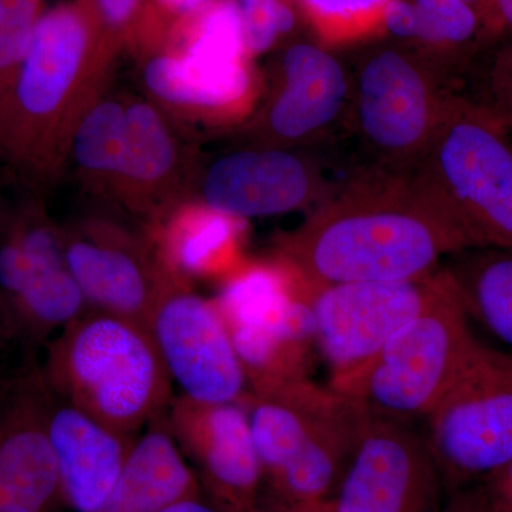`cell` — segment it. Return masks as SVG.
<instances>
[{
    "label": "cell",
    "mask_w": 512,
    "mask_h": 512,
    "mask_svg": "<svg viewBox=\"0 0 512 512\" xmlns=\"http://www.w3.org/2000/svg\"><path fill=\"white\" fill-rule=\"evenodd\" d=\"M463 252L429 198L410 184L353 188L282 241L281 262L309 291L397 282L439 271Z\"/></svg>",
    "instance_id": "cell-1"
},
{
    "label": "cell",
    "mask_w": 512,
    "mask_h": 512,
    "mask_svg": "<svg viewBox=\"0 0 512 512\" xmlns=\"http://www.w3.org/2000/svg\"><path fill=\"white\" fill-rule=\"evenodd\" d=\"M272 505L329 500L359 443L367 410L311 379L242 400Z\"/></svg>",
    "instance_id": "cell-2"
},
{
    "label": "cell",
    "mask_w": 512,
    "mask_h": 512,
    "mask_svg": "<svg viewBox=\"0 0 512 512\" xmlns=\"http://www.w3.org/2000/svg\"><path fill=\"white\" fill-rule=\"evenodd\" d=\"M42 372L64 400L134 436L171 403V379L146 323L113 313L89 309L60 330Z\"/></svg>",
    "instance_id": "cell-3"
},
{
    "label": "cell",
    "mask_w": 512,
    "mask_h": 512,
    "mask_svg": "<svg viewBox=\"0 0 512 512\" xmlns=\"http://www.w3.org/2000/svg\"><path fill=\"white\" fill-rule=\"evenodd\" d=\"M476 104L441 111L426 170L414 185L453 229L463 251L512 248V144Z\"/></svg>",
    "instance_id": "cell-4"
},
{
    "label": "cell",
    "mask_w": 512,
    "mask_h": 512,
    "mask_svg": "<svg viewBox=\"0 0 512 512\" xmlns=\"http://www.w3.org/2000/svg\"><path fill=\"white\" fill-rule=\"evenodd\" d=\"M443 276V289L426 311L365 366L330 380V387L357 400L373 416L406 424L427 419L478 343L463 305Z\"/></svg>",
    "instance_id": "cell-5"
},
{
    "label": "cell",
    "mask_w": 512,
    "mask_h": 512,
    "mask_svg": "<svg viewBox=\"0 0 512 512\" xmlns=\"http://www.w3.org/2000/svg\"><path fill=\"white\" fill-rule=\"evenodd\" d=\"M251 393L309 379L316 353L311 292L285 265L232 272L214 301Z\"/></svg>",
    "instance_id": "cell-6"
},
{
    "label": "cell",
    "mask_w": 512,
    "mask_h": 512,
    "mask_svg": "<svg viewBox=\"0 0 512 512\" xmlns=\"http://www.w3.org/2000/svg\"><path fill=\"white\" fill-rule=\"evenodd\" d=\"M426 440L446 493L512 460V355L478 342L427 417Z\"/></svg>",
    "instance_id": "cell-7"
},
{
    "label": "cell",
    "mask_w": 512,
    "mask_h": 512,
    "mask_svg": "<svg viewBox=\"0 0 512 512\" xmlns=\"http://www.w3.org/2000/svg\"><path fill=\"white\" fill-rule=\"evenodd\" d=\"M89 46V26L73 5L42 13L23 60L0 147L18 163L40 168L49 160L57 114L69 96Z\"/></svg>",
    "instance_id": "cell-8"
},
{
    "label": "cell",
    "mask_w": 512,
    "mask_h": 512,
    "mask_svg": "<svg viewBox=\"0 0 512 512\" xmlns=\"http://www.w3.org/2000/svg\"><path fill=\"white\" fill-rule=\"evenodd\" d=\"M444 286L441 271L397 282H356L311 292L316 345L332 380L352 375L429 308Z\"/></svg>",
    "instance_id": "cell-9"
},
{
    "label": "cell",
    "mask_w": 512,
    "mask_h": 512,
    "mask_svg": "<svg viewBox=\"0 0 512 512\" xmlns=\"http://www.w3.org/2000/svg\"><path fill=\"white\" fill-rule=\"evenodd\" d=\"M146 326L171 382L200 403L242 402L247 376L214 301L171 279Z\"/></svg>",
    "instance_id": "cell-10"
},
{
    "label": "cell",
    "mask_w": 512,
    "mask_h": 512,
    "mask_svg": "<svg viewBox=\"0 0 512 512\" xmlns=\"http://www.w3.org/2000/svg\"><path fill=\"white\" fill-rule=\"evenodd\" d=\"M444 494L426 436L367 413L332 501L336 512H441Z\"/></svg>",
    "instance_id": "cell-11"
},
{
    "label": "cell",
    "mask_w": 512,
    "mask_h": 512,
    "mask_svg": "<svg viewBox=\"0 0 512 512\" xmlns=\"http://www.w3.org/2000/svg\"><path fill=\"white\" fill-rule=\"evenodd\" d=\"M168 426L198 468L201 491L221 512H247L259 504L262 476L247 407L242 402H171Z\"/></svg>",
    "instance_id": "cell-12"
},
{
    "label": "cell",
    "mask_w": 512,
    "mask_h": 512,
    "mask_svg": "<svg viewBox=\"0 0 512 512\" xmlns=\"http://www.w3.org/2000/svg\"><path fill=\"white\" fill-rule=\"evenodd\" d=\"M50 389L42 369L0 386V512H57L62 483L47 433Z\"/></svg>",
    "instance_id": "cell-13"
},
{
    "label": "cell",
    "mask_w": 512,
    "mask_h": 512,
    "mask_svg": "<svg viewBox=\"0 0 512 512\" xmlns=\"http://www.w3.org/2000/svg\"><path fill=\"white\" fill-rule=\"evenodd\" d=\"M244 26L231 0L201 10L183 56H163L146 67L151 92L171 103L225 107L249 89Z\"/></svg>",
    "instance_id": "cell-14"
},
{
    "label": "cell",
    "mask_w": 512,
    "mask_h": 512,
    "mask_svg": "<svg viewBox=\"0 0 512 512\" xmlns=\"http://www.w3.org/2000/svg\"><path fill=\"white\" fill-rule=\"evenodd\" d=\"M426 77L402 53L384 50L363 67L357 117L367 140L384 153L404 156L429 146L437 121Z\"/></svg>",
    "instance_id": "cell-15"
},
{
    "label": "cell",
    "mask_w": 512,
    "mask_h": 512,
    "mask_svg": "<svg viewBox=\"0 0 512 512\" xmlns=\"http://www.w3.org/2000/svg\"><path fill=\"white\" fill-rule=\"evenodd\" d=\"M47 433L59 468L64 507L96 511L123 473L137 436L101 423L52 389Z\"/></svg>",
    "instance_id": "cell-16"
},
{
    "label": "cell",
    "mask_w": 512,
    "mask_h": 512,
    "mask_svg": "<svg viewBox=\"0 0 512 512\" xmlns=\"http://www.w3.org/2000/svg\"><path fill=\"white\" fill-rule=\"evenodd\" d=\"M67 268L89 309L146 323L154 303L173 276L154 268L123 238L104 231L63 241Z\"/></svg>",
    "instance_id": "cell-17"
},
{
    "label": "cell",
    "mask_w": 512,
    "mask_h": 512,
    "mask_svg": "<svg viewBox=\"0 0 512 512\" xmlns=\"http://www.w3.org/2000/svg\"><path fill=\"white\" fill-rule=\"evenodd\" d=\"M312 191L308 167L285 151H239L207 174V207L229 217H269L301 207Z\"/></svg>",
    "instance_id": "cell-18"
},
{
    "label": "cell",
    "mask_w": 512,
    "mask_h": 512,
    "mask_svg": "<svg viewBox=\"0 0 512 512\" xmlns=\"http://www.w3.org/2000/svg\"><path fill=\"white\" fill-rule=\"evenodd\" d=\"M16 231L28 256V282L3 335L35 346L89 311V305L67 268L63 239L55 229L28 221Z\"/></svg>",
    "instance_id": "cell-19"
},
{
    "label": "cell",
    "mask_w": 512,
    "mask_h": 512,
    "mask_svg": "<svg viewBox=\"0 0 512 512\" xmlns=\"http://www.w3.org/2000/svg\"><path fill=\"white\" fill-rule=\"evenodd\" d=\"M194 497H202L200 480L160 414L137 437L119 480L94 512H156Z\"/></svg>",
    "instance_id": "cell-20"
},
{
    "label": "cell",
    "mask_w": 512,
    "mask_h": 512,
    "mask_svg": "<svg viewBox=\"0 0 512 512\" xmlns=\"http://www.w3.org/2000/svg\"><path fill=\"white\" fill-rule=\"evenodd\" d=\"M285 87L272 106L269 123L278 136L301 138L339 116L348 97L342 64L313 45L292 46L284 57Z\"/></svg>",
    "instance_id": "cell-21"
},
{
    "label": "cell",
    "mask_w": 512,
    "mask_h": 512,
    "mask_svg": "<svg viewBox=\"0 0 512 512\" xmlns=\"http://www.w3.org/2000/svg\"><path fill=\"white\" fill-rule=\"evenodd\" d=\"M441 269L468 319H476L512 352V248L458 252Z\"/></svg>",
    "instance_id": "cell-22"
},
{
    "label": "cell",
    "mask_w": 512,
    "mask_h": 512,
    "mask_svg": "<svg viewBox=\"0 0 512 512\" xmlns=\"http://www.w3.org/2000/svg\"><path fill=\"white\" fill-rule=\"evenodd\" d=\"M242 227L244 220L210 207L183 212L163 232V268L178 281L228 271L237 255Z\"/></svg>",
    "instance_id": "cell-23"
},
{
    "label": "cell",
    "mask_w": 512,
    "mask_h": 512,
    "mask_svg": "<svg viewBox=\"0 0 512 512\" xmlns=\"http://www.w3.org/2000/svg\"><path fill=\"white\" fill-rule=\"evenodd\" d=\"M174 161V147L160 116L148 104L126 110V146L120 173L138 181H156Z\"/></svg>",
    "instance_id": "cell-24"
},
{
    "label": "cell",
    "mask_w": 512,
    "mask_h": 512,
    "mask_svg": "<svg viewBox=\"0 0 512 512\" xmlns=\"http://www.w3.org/2000/svg\"><path fill=\"white\" fill-rule=\"evenodd\" d=\"M42 0H0V138L20 67L28 53Z\"/></svg>",
    "instance_id": "cell-25"
},
{
    "label": "cell",
    "mask_w": 512,
    "mask_h": 512,
    "mask_svg": "<svg viewBox=\"0 0 512 512\" xmlns=\"http://www.w3.org/2000/svg\"><path fill=\"white\" fill-rule=\"evenodd\" d=\"M126 146V110L113 101L94 107L74 138V156L94 171H119Z\"/></svg>",
    "instance_id": "cell-26"
},
{
    "label": "cell",
    "mask_w": 512,
    "mask_h": 512,
    "mask_svg": "<svg viewBox=\"0 0 512 512\" xmlns=\"http://www.w3.org/2000/svg\"><path fill=\"white\" fill-rule=\"evenodd\" d=\"M322 35L345 39L382 25L390 0H302Z\"/></svg>",
    "instance_id": "cell-27"
},
{
    "label": "cell",
    "mask_w": 512,
    "mask_h": 512,
    "mask_svg": "<svg viewBox=\"0 0 512 512\" xmlns=\"http://www.w3.org/2000/svg\"><path fill=\"white\" fill-rule=\"evenodd\" d=\"M419 39L436 45H464L476 36L480 16L464 0H414Z\"/></svg>",
    "instance_id": "cell-28"
},
{
    "label": "cell",
    "mask_w": 512,
    "mask_h": 512,
    "mask_svg": "<svg viewBox=\"0 0 512 512\" xmlns=\"http://www.w3.org/2000/svg\"><path fill=\"white\" fill-rule=\"evenodd\" d=\"M248 52H265L293 28L295 16L282 0H238Z\"/></svg>",
    "instance_id": "cell-29"
},
{
    "label": "cell",
    "mask_w": 512,
    "mask_h": 512,
    "mask_svg": "<svg viewBox=\"0 0 512 512\" xmlns=\"http://www.w3.org/2000/svg\"><path fill=\"white\" fill-rule=\"evenodd\" d=\"M488 101L481 109L501 124H512V43L495 60L488 76Z\"/></svg>",
    "instance_id": "cell-30"
},
{
    "label": "cell",
    "mask_w": 512,
    "mask_h": 512,
    "mask_svg": "<svg viewBox=\"0 0 512 512\" xmlns=\"http://www.w3.org/2000/svg\"><path fill=\"white\" fill-rule=\"evenodd\" d=\"M477 490L491 512H512V460L485 478Z\"/></svg>",
    "instance_id": "cell-31"
},
{
    "label": "cell",
    "mask_w": 512,
    "mask_h": 512,
    "mask_svg": "<svg viewBox=\"0 0 512 512\" xmlns=\"http://www.w3.org/2000/svg\"><path fill=\"white\" fill-rule=\"evenodd\" d=\"M383 25L390 33L399 37L419 39L420 22L416 5L407 0H390L384 9Z\"/></svg>",
    "instance_id": "cell-32"
},
{
    "label": "cell",
    "mask_w": 512,
    "mask_h": 512,
    "mask_svg": "<svg viewBox=\"0 0 512 512\" xmlns=\"http://www.w3.org/2000/svg\"><path fill=\"white\" fill-rule=\"evenodd\" d=\"M441 512H491L477 488H463L448 494Z\"/></svg>",
    "instance_id": "cell-33"
},
{
    "label": "cell",
    "mask_w": 512,
    "mask_h": 512,
    "mask_svg": "<svg viewBox=\"0 0 512 512\" xmlns=\"http://www.w3.org/2000/svg\"><path fill=\"white\" fill-rule=\"evenodd\" d=\"M138 0H99L101 13L111 25L126 22L136 8Z\"/></svg>",
    "instance_id": "cell-34"
},
{
    "label": "cell",
    "mask_w": 512,
    "mask_h": 512,
    "mask_svg": "<svg viewBox=\"0 0 512 512\" xmlns=\"http://www.w3.org/2000/svg\"><path fill=\"white\" fill-rule=\"evenodd\" d=\"M156 512H221L214 505L204 501L202 497L187 498V500L178 501L167 507L161 508Z\"/></svg>",
    "instance_id": "cell-35"
},
{
    "label": "cell",
    "mask_w": 512,
    "mask_h": 512,
    "mask_svg": "<svg viewBox=\"0 0 512 512\" xmlns=\"http://www.w3.org/2000/svg\"><path fill=\"white\" fill-rule=\"evenodd\" d=\"M165 8L178 13H191L208 5V0H158Z\"/></svg>",
    "instance_id": "cell-36"
},
{
    "label": "cell",
    "mask_w": 512,
    "mask_h": 512,
    "mask_svg": "<svg viewBox=\"0 0 512 512\" xmlns=\"http://www.w3.org/2000/svg\"><path fill=\"white\" fill-rule=\"evenodd\" d=\"M282 512H336L333 507L332 498L329 500L315 501V503H305L293 505V507L286 508Z\"/></svg>",
    "instance_id": "cell-37"
},
{
    "label": "cell",
    "mask_w": 512,
    "mask_h": 512,
    "mask_svg": "<svg viewBox=\"0 0 512 512\" xmlns=\"http://www.w3.org/2000/svg\"><path fill=\"white\" fill-rule=\"evenodd\" d=\"M495 18L498 22H503L505 25L512 28V0H491Z\"/></svg>",
    "instance_id": "cell-38"
},
{
    "label": "cell",
    "mask_w": 512,
    "mask_h": 512,
    "mask_svg": "<svg viewBox=\"0 0 512 512\" xmlns=\"http://www.w3.org/2000/svg\"><path fill=\"white\" fill-rule=\"evenodd\" d=\"M464 2L468 3L474 10H476L477 15L481 18L497 20L495 18L493 2L491 0H464Z\"/></svg>",
    "instance_id": "cell-39"
},
{
    "label": "cell",
    "mask_w": 512,
    "mask_h": 512,
    "mask_svg": "<svg viewBox=\"0 0 512 512\" xmlns=\"http://www.w3.org/2000/svg\"><path fill=\"white\" fill-rule=\"evenodd\" d=\"M247 512H282L281 510H278V508L275 507V505L269 504V505H255L254 508H251V510Z\"/></svg>",
    "instance_id": "cell-40"
}]
</instances>
